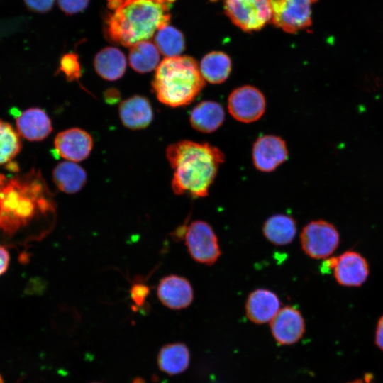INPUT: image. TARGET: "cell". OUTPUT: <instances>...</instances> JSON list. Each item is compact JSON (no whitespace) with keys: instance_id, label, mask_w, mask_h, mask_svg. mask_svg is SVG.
<instances>
[{"instance_id":"6da1fadb","label":"cell","mask_w":383,"mask_h":383,"mask_svg":"<svg viewBox=\"0 0 383 383\" xmlns=\"http://www.w3.org/2000/svg\"><path fill=\"white\" fill-rule=\"evenodd\" d=\"M55 204L40 173H0V233L12 237L32 223L54 215Z\"/></svg>"},{"instance_id":"7a4b0ae2","label":"cell","mask_w":383,"mask_h":383,"mask_svg":"<svg viewBox=\"0 0 383 383\" xmlns=\"http://www.w3.org/2000/svg\"><path fill=\"white\" fill-rule=\"evenodd\" d=\"M167 160L174 169L173 192L178 195L204 197L208 195L223 153L209 143L181 140L167 147Z\"/></svg>"},{"instance_id":"3957f363","label":"cell","mask_w":383,"mask_h":383,"mask_svg":"<svg viewBox=\"0 0 383 383\" xmlns=\"http://www.w3.org/2000/svg\"><path fill=\"white\" fill-rule=\"evenodd\" d=\"M109 6L113 11L106 20V35L126 47L149 40L170 19L169 5L151 0H109Z\"/></svg>"},{"instance_id":"277c9868","label":"cell","mask_w":383,"mask_h":383,"mask_svg":"<svg viewBox=\"0 0 383 383\" xmlns=\"http://www.w3.org/2000/svg\"><path fill=\"white\" fill-rule=\"evenodd\" d=\"M205 85L198 62L189 56L165 57L152 82L158 100L169 106L189 104Z\"/></svg>"},{"instance_id":"5b68a950","label":"cell","mask_w":383,"mask_h":383,"mask_svg":"<svg viewBox=\"0 0 383 383\" xmlns=\"http://www.w3.org/2000/svg\"><path fill=\"white\" fill-rule=\"evenodd\" d=\"M304 252L313 259L329 257L338 247L340 235L335 226L324 220L307 223L300 234Z\"/></svg>"},{"instance_id":"8992f818","label":"cell","mask_w":383,"mask_h":383,"mask_svg":"<svg viewBox=\"0 0 383 383\" xmlns=\"http://www.w3.org/2000/svg\"><path fill=\"white\" fill-rule=\"evenodd\" d=\"M224 7L232 22L246 32L258 30L272 20L270 0H225Z\"/></svg>"},{"instance_id":"52a82bcc","label":"cell","mask_w":383,"mask_h":383,"mask_svg":"<svg viewBox=\"0 0 383 383\" xmlns=\"http://www.w3.org/2000/svg\"><path fill=\"white\" fill-rule=\"evenodd\" d=\"M184 241L191 257L199 263L213 265L221 254L216 235L206 221H192L186 229Z\"/></svg>"},{"instance_id":"ba28073f","label":"cell","mask_w":383,"mask_h":383,"mask_svg":"<svg viewBox=\"0 0 383 383\" xmlns=\"http://www.w3.org/2000/svg\"><path fill=\"white\" fill-rule=\"evenodd\" d=\"M318 0H270L272 21L284 31L294 33L311 26L312 6Z\"/></svg>"},{"instance_id":"9c48e42d","label":"cell","mask_w":383,"mask_h":383,"mask_svg":"<svg viewBox=\"0 0 383 383\" xmlns=\"http://www.w3.org/2000/svg\"><path fill=\"white\" fill-rule=\"evenodd\" d=\"M265 105L262 93L250 85L234 89L228 100V109L231 115L243 123L258 120L265 112Z\"/></svg>"},{"instance_id":"30bf717a","label":"cell","mask_w":383,"mask_h":383,"mask_svg":"<svg viewBox=\"0 0 383 383\" xmlns=\"http://www.w3.org/2000/svg\"><path fill=\"white\" fill-rule=\"evenodd\" d=\"M305 321L296 308L286 306L281 308L270 321L272 334L282 345L297 343L305 333Z\"/></svg>"},{"instance_id":"8fae6325","label":"cell","mask_w":383,"mask_h":383,"mask_svg":"<svg viewBox=\"0 0 383 383\" xmlns=\"http://www.w3.org/2000/svg\"><path fill=\"white\" fill-rule=\"evenodd\" d=\"M333 274L337 282L345 287H360L370 272L367 260L359 252L348 250L335 257Z\"/></svg>"},{"instance_id":"7c38bea8","label":"cell","mask_w":383,"mask_h":383,"mask_svg":"<svg viewBox=\"0 0 383 383\" xmlns=\"http://www.w3.org/2000/svg\"><path fill=\"white\" fill-rule=\"evenodd\" d=\"M54 145L55 151L61 157L71 162H79L89 155L93 140L87 131L73 128L59 133L55 138Z\"/></svg>"},{"instance_id":"4fadbf2b","label":"cell","mask_w":383,"mask_h":383,"mask_svg":"<svg viewBox=\"0 0 383 383\" xmlns=\"http://www.w3.org/2000/svg\"><path fill=\"white\" fill-rule=\"evenodd\" d=\"M287 156L286 143L278 136L263 135L254 143L252 161L260 171L269 172L274 170L287 160Z\"/></svg>"},{"instance_id":"5bb4252c","label":"cell","mask_w":383,"mask_h":383,"mask_svg":"<svg viewBox=\"0 0 383 383\" xmlns=\"http://www.w3.org/2000/svg\"><path fill=\"white\" fill-rule=\"evenodd\" d=\"M157 294L163 305L174 310L188 307L194 299V292L189 282L177 275L162 278L158 284Z\"/></svg>"},{"instance_id":"9a60e30c","label":"cell","mask_w":383,"mask_h":383,"mask_svg":"<svg viewBox=\"0 0 383 383\" xmlns=\"http://www.w3.org/2000/svg\"><path fill=\"white\" fill-rule=\"evenodd\" d=\"M19 135L29 141H40L52 131L51 120L46 112L37 107L21 112L16 118Z\"/></svg>"},{"instance_id":"2e32d148","label":"cell","mask_w":383,"mask_h":383,"mask_svg":"<svg viewBox=\"0 0 383 383\" xmlns=\"http://www.w3.org/2000/svg\"><path fill=\"white\" fill-rule=\"evenodd\" d=\"M279 297L266 289H257L248 296L245 303L246 316L257 324L270 322L280 309Z\"/></svg>"},{"instance_id":"e0dca14e","label":"cell","mask_w":383,"mask_h":383,"mask_svg":"<svg viewBox=\"0 0 383 383\" xmlns=\"http://www.w3.org/2000/svg\"><path fill=\"white\" fill-rule=\"evenodd\" d=\"M118 110L123 126L133 130L146 128L153 118L152 106L148 99L142 96H133L123 101Z\"/></svg>"},{"instance_id":"ac0fdd59","label":"cell","mask_w":383,"mask_h":383,"mask_svg":"<svg viewBox=\"0 0 383 383\" xmlns=\"http://www.w3.org/2000/svg\"><path fill=\"white\" fill-rule=\"evenodd\" d=\"M157 362L159 369L169 374L177 375L184 372L190 362V353L182 343L163 345L158 352Z\"/></svg>"},{"instance_id":"d6986e66","label":"cell","mask_w":383,"mask_h":383,"mask_svg":"<svg viewBox=\"0 0 383 383\" xmlns=\"http://www.w3.org/2000/svg\"><path fill=\"white\" fill-rule=\"evenodd\" d=\"M94 66L97 74L103 79L114 81L123 77L126 69L124 54L115 47H106L95 56Z\"/></svg>"},{"instance_id":"ffe728a7","label":"cell","mask_w":383,"mask_h":383,"mask_svg":"<svg viewBox=\"0 0 383 383\" xmlns=\"http://www.w3.org/2000/svg\"><path fill=\"white\" fill-rule=\"evenodd\" d=\"M225 118L223 107L217 102L204 101L198 104L190 113L194 128L202 133H211L219 128Z\"/></svg>"},{"instance_id":"44dd1931","label":"cell","mask_w":383,"mask_h":383,"mask_svg":"<svg viewBox=\"0 0 383 383\" xmlns=\"http://www.w3.org/2000/svg\"><path fill=\"white\" fill-rule=\"evenodd\" d=\"M56 187L67 194H74L82 189L87 182L85 170L74 162L58 163L52 172Z\"/></svg>"},{"instance_id":"7402d4cb","label":"cell","mask_w":383,"mask_h":383,"mask_svg":"<svg viewBox=\"0 0 383 383\" xmlns=\"http://www.w3.org/2000/svg\"><path fill=\"white\" fill-rule=\"evenodd\" d=\"M262 232L270 243L285 245L292 243L296 236V221L290 216L274 214L265 221Z\"/></svg>"},{"instance_id":"603a6c76","label":"cell","mask_w":383,"mask_h":383,"mask_svg":"<svg viewBox=\"0 0 383 383\" xmlns=\"http://www.w3.org/2000/svg\"><path fill=\"white\" fill-rule=\"evenodd\" d=\"M231 60L224 52L213 51L201 60L199 69L205 81L211 84L223 82L231 71Z\"/></svg>"},{"instance_id":"cb8c5ba5","label":"cell","mask_w":383,"mask_h":383,"mask_svg":"<svg viewBox=\"0 0 383 383\" xmlns=\"http://www.w3.org/2000/svg\"><path fill=\"white\" fill-rule=\"evenodd\" d=\"M128 60L135 71L140 73L150 72L159 65L160 51L152 42L142 41L131 47Z\"/></svg>"},{"instance_id":"d4e9b609","label":"cell","mask_w":383,"mask_h":383,"mask_svg":"<svg viewBox=\"0 0 383 383\" xmlns=\"http://www.w3.org/2000/svg\"><path fill=\"white\" fill-rule=\"evenodd\" d=\"M155 45L166 57L179 56L184 50L183 34L174 27L167 25L159 29L155 37Z\"/></svg>"},{"instance_id":"484cf974","label":"cell","mask_w":383,"mask_h":383,"mask_svg":"<svg viewBox=\"0 0 383 383\" xmlns=\"http://www.w3.org/2000/svg\"><path fill=\"white\" fill-rule=\"evenodd\" d=\"M22 148L21 136L13 126L0 119V165L13 163Z\"/></svg>"},{"instance_id":"4316f807","label":"cell","mask_w":383,"mask_h":383,"mask_svg":"<svg viewBox=\"0 0 383 383\" xmlns=\"http://www.w3.org/2000/svg\"><path fill=\"white\" fill-rule=\"evenodd\" d=\"M59 70L65 75L67 80H78L82 75L78 56L74 53L64 55L60 62Z\"/></svg>"},{"instance_id":"83f0119b","label":"cell","mask_w":383,"mask_h":383,"mask_svg":"<svg viewBox=\"0 0 383 383\" xmlns=\"http://www.w3.org/2000/svg\"><path fill=\"white\" fill-rule=\"evenodd\" d=\"M150 292L149 287L140 282L135 283L131 289V297L134 304L140 307L144 305Z\"/></svg>"},{"instance_id":"f1b7e54d","label":"cell","mask_w":383,"mask_h":383,"mask_svg":"<svg viewBox=\"0 0 383 383\" xmlns=\"http://www.w3.org/2000/svg\"><path fill=\"white\" fill-rule=\"evenodd\" d=\"M89 1V0H58V4L67 14H74L84 10Z\"/></svg>"},{"instance_id":"f546056e","label":"cell","mask_w":383,"mask_h":383,"mask_svg":"<svg viewBox=\"0 0 383 383\" xmlns=\"http://www.w3.org/2000/svg\"><path fill=\"white\" fill-rule=\"evenodd\" d=\"M24 2L30 10L45 13L52 9L55 0H24Z\"/></svg>"},{"instance_id":"4dcf8cb0","label":"cell","mask_w":383,"mask_h":383,"mask_svg":"<svg viewBox=\"0 0 383 383\" xmlns=\"http://www.w3.org/2000/svg\"><path fill=\"white\" fill-rule=\"evenodd\" d=\"M9 262V252L4 246L0 245V276L6 272Z\"/></svg>"},{"instance_id":"1f68e13d","label":"cell","mask_w":383,"mask_h":383,"mask_svg":"<svg viewBox=\"0 0 383 383\" xmlns=\"http://www.w3.org/2000/svg\"><path fill=\"white\" fill-rule=\"evenodd\" d=\"M374 343L383 351V315L379 318L374 333Z\"/></svg>"},{"instance_id":"d6a6232c","label":"cell","mask_w":383,"mask_h":383,"mask_svg":"<svg viewBox=\"0 0 383 383\" xmlns=\"http://www.w3.org/2000/svg\"><path fill=\"white\" fill-rule=\"evenodd\" d=\"M104 96L109 104H114L118 100L120 94L117 89H110L106 91Z\"/></svg>"},{"instance_id":"836d02e7","label":"cell","mask_w":383,"mask_h":383,"mask_svg":"<svg viewBox=\"0 0 383 383\" xmlns=\"http://www.w3.org/2000/svg\"><path fill=\"white\" fill-rule=\"evenodd\" d=\"M348 383H370L369 378L366 377L365 379H356Z\"/></svg>"},{"instance_id":"e575fe53","label":"cell","mask_w":383,"mask_h":383,"mask_svg":"<svg viewBox=\"0 0 383 383\" xmlns=\"http://www.w3.org/2000/svg\"><path fill=\"white\" fill-rule=\"evenodd\" d=\"M151 1L170 5V4L173 3L175 0H151Z\"/></svg>"},{"instance_id":"d590c367","label":"cell","mask_w":383,"mask_h":383,"mask_svg":"<svg viewBox=\"0 0 383 383\" xmlns=\"http://www.w3.org/2000/svg\"><path fill=\"white\" fill-rule=\"evenodd\" d=\"M133 383H145V381L143 379L140 377H138V378L134 379V380L133 381Z\"/></svg>"},{"instance_id":"8d00e7d4","label":"cell","mask_w":383,"mask_h":383,"mask_svg":"<svg viewBox=\"0 0 383 383\" xmlns=\"http://www.w3.org/2000/svg\"><path fill=\"white\" fill-rule=\"evenodd\" d=\"M0 383H4V380L1 374H0Z\"/></svg>"},{"instance_id":"74e56055","label":"cell","mask_w":383,"mask_h":383,"mask_svg":"<svg viewBox=\"0 0 383 383\" xmlns=\"http://www.w3.org/2000/svg\"><path fill=\"white\" fill-rule=\"evenodd\" d=\"M91 383H101V382H91Z\"/></svg>"},{"instance_id":"f35d334b","label":"cell","mask_w":383,"mask_h":383,"mask_svg":"<svg viewBox=\"0 0 383 383\" xmlns=\"http://www.w3.org/2000/svg\"><path fill=\"white\" fill-rule=\"evenodd\" d=\"M212 1H216V0H212Z\"/></svg>"}]
</instances>
